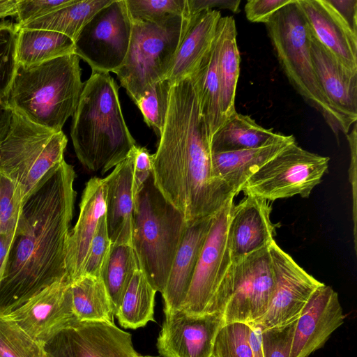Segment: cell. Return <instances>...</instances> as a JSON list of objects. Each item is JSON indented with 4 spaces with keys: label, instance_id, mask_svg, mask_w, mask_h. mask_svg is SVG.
<instances>
[{
    "label": "cell",
    "instance_id": "1",
    "mask_svg": "<svg viewBox=\"0 0 357 357\" xmlns=\"http://www.w3.org/2000/svg\"><path fill=\"white\" fill-rule=\"evenodd\" d=\"M76 174L63 160L24 201L0 281V316L67 276Z\"/></svg>",
    "mask_w": 357,
    "mask_h": 357
},
{
    "label": "cell",
    "instance_id": "2",
    "mask_svg": "<svg viewBox=\"0 0 357 357\" xmlns=\"http://www.w3.org/2000/svg\"><path fill=\"white\" fill-rule=\"evenodd\" d=\"M211 138L190 76L172 85L152 177L163 197L193 222L214 215L235 195L213 174Z\"/></svg>",
    "mask_w": 357,
    "mask_h": 357
},
{
    "label": "cell",
    "instance_id": "3",
    "mask_svg": "<svg viewBox=\"0 0 357 357\" xmlns=\"http://www.w3.org/2000/svg\"><path fill=\"white\" fill-rule=\"evenodd\" d=\"M70 136L79 161L101 174L123 161L137 145L122 114L119 86L109 73L92 71L84 83Z\"/></svg>",
    "mask_w": 357,
    "mask_h": 357
},
{
    "label": "cell",
    "instance_id": "4",
    "mask_svg": "<svg viewBox=\"0 0 357 357\" xmlns=\"http://www.w3.org/2000/svg\"><path fill=\"white\" fill-rule=\"evenodd\" d=\"M75 54L29 66L18 65L6 103L30 121L59 132L73 116L83 89Z\"/></svg>",
    "mask_w": 357,
    "mask_h": 357
},
{
    "label": "cell",
    "instance_id": "5",
    "mask_svg": "<svg viewBox=\"0 0 357 357\" xmlns=\"http://www.w3.org/2000/svg\"><path fill=\"white\" fill-rule=\"evenodd\" d=\"M134 204L132 247L139 269L162 293L187 222L155 187L152 174Z\"/></svg>",
    "mask_w": 357,
    "mask_h": 357
},
{
    "label": "cell",
    "instance_id": "6",
    "mask_svg": "<svg viewBox=\"0 0 357 357\" xmlns=\"http://www.w3.org/2000/svg\"><path fill=\"white\" fill-rule=\"evenodd\" d=\"M278 62L287 79L312 107L324 117L337 138L349 129L332 109L318 83L313 68L311 33L296 0L274 13L265 23Z\"/></svg>",
    "mask_w": 357,
    "mask_h": 357
},
{
    "label": "cell",
    "instance_id": "7",
    "mask_svg": "<svg viewBox=\"0 0 357 357\" xmlns=\"http://www.w3.org/2000/svg\"><path fill=\"white\" fill-rule=\"evenodd\" d=\"M190 20L189 15H172L158 23L132 20L128 51L114 73L135 104L151 86L167 79Z\"/></svg>",
    "mask_w": 357,
    "mask_h": 357
},
{
    "label": "cell",
    "instance_id": "8",
    "mask_svg": "<svg viewBox=\"0 0 357 357\" xmlns=\"http://www.w3.org/2000/svg\"><path fill=\"white\" fill-rule=\"evenodd\" d=\"M68 139L13 112L5 139L0 144V172L20 188L24 201L45 176L63 160Z\"/></svg>",
    "mask_w": 357,
    "mask_h": 357
},
{
    "label": "cell",
    "instance_id": "9",
    "mask_svg": "<svg viewBox=\"0 0 357 357\" xmlns=\"http://www.w3.org/2000/svg\"><path fill=\"white\" fill-rule=\"evenodd\" d=\"M234 198L213 216L185 298L179 309L192 316L222 313L231 293L233 261L227 230Z\"/></svg>",
    "mask_w": 357,
    "mask_h": 357
},
{
    "label": "cell",
    "instance_id": "10",
    "mask_svg": "<svg viewBox=\"0 0 357 357\" xmlns=\"http://www.w3.org/2000/svg\"><path fill=\"white\" fill-rule=\"evenodd\" d=\"M329 160L294 142L254 173L241 191L267 202L294 195L308 197L327 172Z\"/></svg>",
    "mask_w": 357,
    "mask_h": 357
},
{
    "label": "cell",
    "instance_id": "11",
    "mask_svg": "<svg viewBox=\"0 0 357 357\" xmlns=\"http://www.w3.org/2000/svg\"><path fill=\"white\" fill-rule=\"evenodd\" d=\"M132 28L126 0H112L79 31L74 41V54L92 71L115 73L127 55Z\"/></svg>",
    "mask_w": 357,
    "mask_h": 357
},
{
    "label": "cell",
    "instance_id": "12",
    "mask_svg": "<svg viewBox=\"0 0 357 357\" xmlns=\"http://www.w3.org/2000/svg\"><path fill=\"white\" fill-rule=\"evenodd\" d=\"M269 245L233 261L231 293L222 312L225 324L252 325L267 312L275 286Z\"/></svg>",
    "mask_w": 357,
    "mask_h": 357
},
{
    "label": "cell",
    "instance_id": "13",
    "mask_svg": "<svg viewBox=\"0 0 357 357\" xmlns=\"http://www.w3.org/2000/svg\"><path fill=\"white\" fill-rule=\"evenodd\" d=\"M47 357H142L130 333L106 321L75 318L44 345Z\"/></svg>",
    "mask_w": 357,
    "mask_h": 357
},
{
    "label": "cell",
    "instance_id": "14",
    "mask_svg": "<svg viewBox=\"0 0 357 357\" xmlns=\"http://www.w3.org/2000/svg\"><path fill=\"white\" fill-rule=\"evenodd\" d=\"M269 250L275 275V289L266 314L250 325L261 331L298 319L312 294L323 284L301 268L275 240Z\"/></svg>",
    "mask_w": 357,
    "mask_h": 357
},
{
    "label": "cell",
    "instance_id": "15",
    "mask_svg": "<svg viewBox=\"0 0 357 357\" xmlns=\"http://www.w3.org/2000/svg\"><path fill=\"white\" fill-rule=\"evenodd\" d=\"M1 317L15 322L44 347L75 318L70 280L64 277Z\"/></svg>",
    "mask_w": 357,
    "mask_h": 357
},
{
    "label": "cell",
    "instance_id": "16",
    "mask_svg": "<svg viewBox=\"0 0 357 357\" xmlns=\"http://www.w3.org/2000/svg\"><path fill=\"white\" fill-rule=\"evenodd\" d=\"M157 339L162 357H213L216 337L225 324L221 312L192 316L181 309L164 311Z\"/></svg>",
    "mask_w": 357,
    "mask_h": 357
},
{
    "label": "cell",
    "instance_id": "17",
    "mask_svg": "<svg viewBox=\"0 0 357 357\" xmlns=\"http://www.w3.org/2000/svg\"><path fill=\"white\" fill-rule=\"evenodd\" d=\"M344 320L337 293L323 283L296 321L289 357H308L325 344Z\"/></svg>",
    "mask_w": 357,
    "mask_h": 357
},
{
    "label": "cell",
    "instance_id": "18",
    "mask_svg": "<svg viewBox=\"0 0 357 357\" xmlns=\"http://www.w3.org/2000/svg\"><path fill=\"white\" fill-rule=\"evenodd\" d=\"M310 50L313 68L324 95L350 129L357 120V70L344 65L312 34Z\"/></svg>",
    "mask_w": 357,
    "mask_h": 357
},
{
    "label": "cell",
    "instance_id": "19",
    "mask_svg": "<svg viewBox=\"0 0 357 357\" xmlns=\"http://www.w3.org/2000/svg\"><path fill=\"white\" fill-rule=\"evenodd\" d=\"M267 201L248 195L232 207L227 236L232 261L268 245L275 236Z\"/></svg>",
    "mask_w": 357,
    "mask_h": 357
},
{
    "label": "cell",
    "instance_id": "20",
    "mask_svg": "<svg viewBox=\"0 0 357 357\" xmlns=\"http://www.w3.org/2000/svg\"><path fill=\"white\" fill-rule=\"evenodd\" d=\"M311 34L347 67L357 70V35L327 0H296Z\"/></svg>",
    "mask_w": 357,
    "mask_h": 357
},
{
    "label": "cell",
    "instance_id": "21",
    "mask_svg": "<svg viewBox=\"0 0 357 357\" xmlns=\"http://www.w3.org/2000/svg\"><path fill=\"white\" fill-rule=\"evenodd\" d=\"M132 149L128 156L103 178L107 231L111 243L114 244L132 245L135 206Z\"/></svg>",
    "mask_w": 357,
    "mask_h": 357
},
{
    "label": "cell",
    "instance_id": "22",
    "mask_svg": "<svg viewBox=\"0 0 357 357\" xmlns=\"http://www.w3.org/2000/svg\"><path fill=\"white\" fill-rule=\"evenodd\" d=\"M213 216L187 222L161 293L165 303L164 311L179 309L183 302Z\"/></svg>",
    "mask_w": 357,
    "mask_h": 357
},
{
    "label": "cell",
    "instance_id": "23",
    "mask_svg": "<svg viewBox=\"0 0 357 357\" xmlns=\"http://www.w3.org/2000/svg\"><path fill=\"white\" fill-rule=\"evenodd\" d=\"M105 211L103 178H91L86 183L79 204V217L70 231L68 241L66 271L71 282L82 275L91 241Z\"/></svg>",
    "mask_w": 357,
    "mask_h": 357
},
{
    "label": "cell",
    "instance_id": "24",
    "mask_svg": "<svg viewBox=\"0 0 357 357\" xmlns=\"http://www.w3.org/2000/svg\"><path fill=\"white\" fill-rule=\"evenodd\" d=\"M294 142L293 135L280 134L275 141L259 148L212 153L213 174L236 196L254 173Z\"/></svg>",
    "mask_w": 357,
    "mask_h": 357
},
{
    "label": "cell",
    "instance_id": "25",
    "mask_svg": "<svg viewBox=\"0 0 357 357\" xmlns=\"http://www.w3.org/2000/svg\"><path fill=\"white\" fill-rule=\"evenodd\" d=\"M221 14L205 10L190 16L167 79L172 86L189 77L212 47Z\"/></svg>",
    "mask_w": 357,
    "mask_h": 357
},
{
    "label": "cell",
    "instance_id": "26",
    "mask_svg": "<svg viewBox=\"0 0 357 357\" xmlns=\"http://www.w3.org/2000/svg\"><path fill=\"white\" fill-rule=\"evenodd\" d=\"M236 22L231 16L220 17L216 31L220 107L224 122L235 113V97L240 74V54Z\"/></svg>",
    "mask_w": 357,
    "mask_h": 357
},
{
    "label": "cell",
    "instance_id": "27",
    "mask_svg": "<svg viewBox=\"0 0 357 357\" xmlns=\"http://www.w3.org/2000/svg\"><path fill=\"white\" fill-rule=\"evenodd\" d=\"M280 134L259 126L250 116L236 112L212 136L211 151L216 153L259 148L275 141Z\"/></svg>",
    "mask_w": 357,
    "mask_h": 357
},
{
    "label": "cell",
    "instance_id": "28",
    "mask_svg": "<svg viewBox=\"0 0 357 357\" xmlns=\"http://www.w3.org/2000/svg\"><path fill=\"white\" fill-rule=\"evenodd\" d=\"M218 61V43L215 34L211 49L190 75L195 87L200 112L211 139L224 123L220 107Z\"/></svg>",
    "mask_w": 357,
    "mask_h": 357
},
{
    "label": "cell",
    "instance_id": "29",
    "mask_svg": "<svg viewBox=\"0 0 357 357\" xmlns=\"http://www.w3.org/2000/svg\"><path fill=\"white\" fill-rule=\"evenodd\" d=\"M75 43L68 36L45 29L19 28L18 65L29 66L74 54Z\"/></svg>",
    "mask_w": 357,
    "mask_h": 357
},
{
    "label": "cell",
    "instance_id": "30",
    "mask_svg": "<svg viewBox=\"0 0 357 357\" xmlns=\"http://www.w3.org/2000/svg\"><path fill=\"white\" fill-rule=\"evenodd\" d=\"M75 317L79 321L114 323L112 301L100 277L84 275L71 282Z\"/></svg>",
    "mask_w": 357,
    "mask_h": 357
},
{
    "label": "cell",
    "instance_id": "31",
    "mask_svg": "<svg viewBox=\"0 0 357 357\" xmlns=\"http://www.w3.org/2000/svg\"><path fill=\"white\" fill-rule=\"evenodd\" d=\"M155 293L144 274L137 270L115 314L121 327L137 329L154 321Z\"/></svg>",
    "mask_w": 357,
    "mask_h": 357
},
{
    "label": "cell",
    "instance_id": "32",
    "mask_svg": "<svg viewBox=\"0 0 357 357\" xmlns=\"http://www.w3.org/2000/svg\"><path fill=\"white\" fill-rule=\"evenodd\" d=\"M139 265L130 245L112 243L100 277L109 294L114 316L126 289Z\"/></svg>",
    "mask_w": 357,
    "mask_h": 357
},
{
    "label": "cell",
    "instance_id": "33",
    "mask_svg": "<svg viewBox=\"0 0 357 357\" xmlns=\"http://www.w3.org/2000/svg\"><path fill=\"white\" fill-rule=\"evenodd\" d=\"M112 0H78L18 28L45 29L64 34L75 41L88 21Z\"/></svg>",
    "mask_w": 357,
    "mask_h": 357
},
{
    "label": "cell",
    "instance_id": "34",
    "mask_svg": "<svg viewBox=\"0 0 357 357\" xmlns=\"http://www.w3.org/2000/svg\"><path fill=\"white\" fill-rule=\"evenodd\" d=\"M0 357H47L44 347L13 321L0 316Z\"/></svg>",
    "mask_w": 357,
    "mask_h": 357
},
{
    "label": "cell",
    "instance_id": "35",
    "mask_svg": "<svg viewBox=\"0 0 357 357\" xmlns=\"http://www.w3.org/2000/svg\"><path fill=\"white\" fill-rule=\"evenodd\" d=\"M172 85L167 79L154 83L135 104L144 121L160 139L165 124Z\"/></svg>",
    "mask_w": 357,
    "mask_h": 357
},
{
    "label": "cell",
    "instance_id": "36",
    "mask_svg": "<svg viewBox=\"0 0 357 357\" xmlns=\"http://www.w3.org/2000/svg\"><path fill=\"white\" fill-rule=\"evenodd\" d=\"M18 31L17 24L0 21V100L5 102L18 67Z\"/></svg>",
    "mask_w": 357,
    "mask_h": 357
},
{
    "label": "cell",
    "instance_id": "37",
    "mask_svg": "<svg viewBox=\"0 0 357 357\" xmlns=\"http://www.w3.org/2000/svg\"><path fill=\"white\" fill-rule=\"evenodd\" d=\"M132 20L158 23L172 15H189L188 0H126Z\"/></svg>",
    "mask_w": 357,
    "mask_h": 357
},
{
    "label": "cell",
    "instance_id": "38",
    "mask_svg": "<svg viewBox=\"0 0 357 357\" xmlns=\"http://www.w3.org/2000/svg\"><path fill=\"white\" fill-rule=\"evenodd\" d=\"M250 331V326L247 324H225L216 337L213 357H253Z\"/></svg>",
    "mask_w": 357,
    "mask_h": 357
},
{
    "label": "cell",
    "instance_id": "39",
    "mask_svg": "<svg viewBox=\"0 0 357 357\" xmlns=\"http://www.w3.org/2000/svg\"><path fill=\"white\" fill-rule=\"evenodd\" d=\"M24 198L18 185L0 172V234H15Z\"/></svg>",
    "mask_w": 357,
    "mask_h": 357
},
{
    "label": "cell",
    "instance_id": "40",
    "mask_svg": "<svg viewBox=\"0 0 357 357\" xmlns=\"http://www.w3.org/2000/svg\"><path fill=\"white\" fill-rule=\"evenodd\" d=\"M111 245L105 214L100 218L96 233L91 241L82 275L100 277L101 268L109 254Z\"/></svg>",
    "mask_w": 357,
    "mask_h": 357
},
{
    "label": "cell",
    "instance_id": "41",
    "mask_svg": "<svg viewBox=\"0 0 357 357\" xmlns=\"http://www.w3.org/2000/svg\"><path fill=\"white\" fill-rule=\"evenodd\" d=\"M296 321L261 331L264 357H289Z\"/></svg>",
    "mask_w": 357,
    "mask_h": 357
},
{
    "label": "cell",
    "instance_id": "42",
    "mask_svg": "<svg viewBox=\"0 0 357 357\" xmlns=\"http://www.w3.org/2000/svg\"><path fill=\"white\" fill-rule=\"evenodd\" d=\"M78 0H18L16 16L17 26H21L76 3Z\"/></svg>",
    "mask_w": 357,
    "mask_h": 357
},
{
    "label": "cell",
    "instance_id": "43",
    "mask_svg": "<svg viewBox=\"0 0 357 357\" xmlns=\"http://www.w3.org/2000/svg\"><path fill=\"white\" fill-rule=\"evenodd\" d=\"M133 182L132 192L135 199L144 183L151 176L154 154L145 148L137 145L133 147Z\"/></svg>",
    "mask_w": 357,
    "mask_h": 357
},
{
    "label": "cell",
    "instance_id": "44",
    "mask_svg": "<svg viewBox=\"0 0 357 357\" xmlns=\"http://www.w3.org/2000/svg\"><path fill=\"white\" fill-rule=\"evenodd\" d=\"M294 0H249L244 10L247 19L251 22L266 23L278 10Z\"/></svg>",
    "mask_w": 357,
    "mask_h": 357
},
{
    "label": "cell",
    "instance_id": "45",
    "mask_svg": "<svg viewBox=\"0 0 357 357\" xmlns=\"http://www.w3.org/2000/svg\"><path fill=\"white\" fill-rule=\"evenodd\" d=\"M240 0H188L189 13L191 15L213 10V8L228 9L234 13L240 11Z\"/></svg>",
    "mask_w": 357,
    "mask_h": 357
},
{
    "label": "cell",
    "instance_id": "46",
    "mask_svg": "<svg viewBox=\"0 0 357 357\" xmlns=\"http://www.w3.org/2000/svg\"><path fill=\"white\" fill-rule=\"evenodd\" d=\"M357 35V0H327Z\"/></svg>",
    "mask_w": 357,
    "mask_h": 357
},
{
    "label": "cell",
    "instance_id": "47",
    "mask_svg": "<svg viewBox=\"0 0 357 357\" xmlns=\"http://www.w3.org/2000/svg\"><path fill=\"white\" fill-rule=\"evenodd\" d=\"M15 234H0V281L3 278Z\"/></svg>",
    "mask_w": 357,
    "mask_h": 357
},
{
    "label": "cell",
    "instance_id": "48",
    "mask_svg": "<svg viewBox=\"0 0 357 357\" xmlns=\"http://www.w3.org/2000/svg\"><path fill=\"white\" fill-rule=\"evenodd\" d=\"M13 111L5 102L0 100V144L5 139L8 131Z\"/></svg>",
    "mask_w": 357,
    "mask_h": 357
},
{
    "label": "cell",
    "instance_id": "49",
    "mask_svg": "<svg viewBox=\"0 0 357 357\" xmlns=\"http://www.w3.org/2000/svg\"><path fill=\"white\" fill-rule=\"evenodd\" d=\"M249 342L253 357H264L261 344V330L259 327L250 326Z\"/></svg>",
    "mask_w": 357,
    "mask_h": 357
},
{
    "label": "cell",
    "instance_id": "50",
    "mask_svg": "<svg viewBox=\"0 0 357 357\" xmlns=\"http://www.w3.org/2000/svg\"><path fill=\"white\" fill-rule=\"evenodd\" d=\"M18 0H0V19L16 15Z\"/></svg>",
    "mask_w": 357,
    "mask_h": 357
},
{
    "label": "cell",
    "instance_id": "51",
    "mask_svg": "<svg viewBox=\"0 0 357 357\" xmlns=\"http://www.w3.org/2000/svg\"><path fill=\"white\" fill-rule=\"evenodd\" d=\"M142 357H160V356H142Z\"/></svg>",
    "mask_w": 357,
    "mask_h": 357
}]
</instances>
